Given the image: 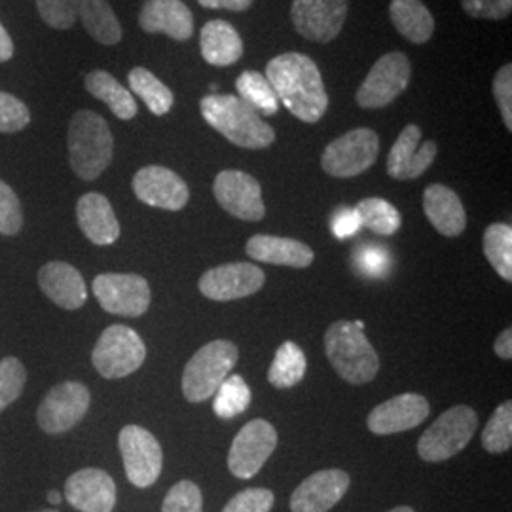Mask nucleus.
I'll list each match as a JSON object with an SVG mask.
<instances>
[{
	"mask_svg": "<svg viewBox=\"0 0 512 512\" xmlns=\"http://www.w3.org/2000/svg\"><path fill=\"white\" fill-rule=\"evenodd\" d=\"M213 194L220 207L239 220L258 222L266 217L262 188L253 175L239 169H224L215 177Z\"/></svg>",
	"mask_w": 512,
	"mask_h": 512,
	"instance_id": "2eb2a0df",
	"label": "nucleus"
},
{
	"mask_svg": "<svg viewBox=\"0 0 512 512\" xmlns=\"http://www.w3.org/2000/svg\"><path fill=\"white\" fill-rule=\"evenodd\" d=\"M351 484L346 471L325 469L308 476L291 497L293 512H329L346 495Z\"/></svg>",
	"mask_w": 512,
	"mask_h": 512,
	"instance_id": "aec40b11",
	"label": "nucleus"
},
{
	"mask_svg": "<svg viewBox=\"0 0 512 512\" xmlns=\"http://www.w3.org/2000/svg\"><path fill=\"white\" fill-rule=\"evenodd\" d=\"M245 251L258 262L275 264V266H291V268H308L315 258L310 245L298 239L266 236V234H256L249 239L245 245Z\"/></svg>",
	"mask_w": 512,
	"mask_h": 512,
	"instance_id": "a878e982",
	"label": "nucleus"
},
{
	"mask_svg": "<svg viewBox=\"0 0 512 512\" xmlns=\"http://www.w3.org/2000/svg\"><path fill=\"white\" fill-rule=\"evenodd\" d=\"M84 84L88 93L95 99L103 101L118 120L128 122L137 116L139 109L133 93L126 90L112 74L97 69L86 74Z\"/></svg>",
	"mask_w": 512,
	"mask_h": 512,
	"instance_id": "c85d7f7f",
	"label": "nucleus"
},
{
	"mask_svg": "<svg viewBox=\"0 0 512 512\" xmlns=\"http://www.w3.org/2000/svg\"><path fill=\"white\" fill-rule=\"evenodd\" d=\"M361 226L372 230L380 236H393L401 230L403 217L399 209L393 203L387 202L384 198H365L357 203L355 207Z\"/></svg>",
	"mask_w": 512,
	"mask_h": 512,
	"instance_id": "f704fd0d",
	"label": "nucleus"
},
{
	"mask_svg": "<svg viewBox=\"0 0 512 512\" xmlns=\"http://www.w3.org/2000/svg\"><path fill=\"white\" fill-rule=\"evenodd\" d=\"M348 10V0H293L291 21L300 37L330 44L342 33Z\"/></svg>",
	"mask_w": 512,
	"mask_h": 512,
	"instance_id": "ddd939ff",
	"label": "nucleus"
},
{
	"mask_svg": "<svg viewBox=\"0 0 512 512\" xmlns=\"http://www.w3.org/2000/svg\"><path fill=\"white\" fill-rule=\"evenodd\" d=\"M429 416V403L418 393H403L378 404L366 418L374 435H395L418 427Z\"/></svg>",
	"mask_w": 512,
	"mask_h": 512,
	"instance_id": "6ab92c4d",
	"label": "nucleus"
},
{
	"mask_svg": "<svg viewBox=\"0 0 512 512\" xmlns=\"http://www.w3.org/2000/svg\"><path fill=\"white\" fill-rule=\"evenodd\" d=\"M65 497L80 512H112L116 505V484L101 469H82L67 478Z\"/></svg>",
	"mask_w": 512,
	"mask_h": 512,
	"instance_id": "412c9836",
	"label": "nucleus"
},
{
	"mask_svg": "<svg viewBox=\"0 0 512 512\" xmlns=\"http://www.w3.org/2000/svg\"><path fill=\"white\" fill-rule=\"evenodd\" d=\"M200 52L209 65L230 67L243 57V40L232 23L211 19L202 27Z\"/></svg>",
	"mask_w": 512,
	"mask_h": 512,
	"instance_id": "bb28decb",
	"label": "nucleus"
},
{
	"mask_svg": "<svg viewBox=\"0 0 512 512\" xmlns=\"http://www.w3.org/2000/svg\"><path fill=\"white\" fill-rule=\"evenodd\" d=\"M139 25L147 35H165L186 42L194 35V14L183 0H145Z\"/></svg>",
	"mask_w": 512,
	"mask_h": 512,
	"instance_id": "4be33fe9",
	"label": "nucleus"
},
{
	"mask_svg": "<svg viewBox=\"0 0 512 512\" xmlns=\"http://www.w3.org/2000/svg\"><path fill=\"white\" fill-rule=\"evenodd\" d=\"M306 370L308 361L304 351L289 340L275 351L274 363L268 370V382L277 389H289L304 380Z\"/></svg>",
	"mask_w": 512,
	"mask_h": 512,
	"instance_id": "2f4dec72",
	"label": "nucleus"
},
{
	"mask_svg": "<svg viewBox=\"0 0 512 512\" xmlns=\"http://www.w3.org/2000/svg\"><path fill=\"white\" fill-rule=\"evenodd\" d=\"M129 482L137 488L152 486L164 467V452L156 437L139 425H126L118 435Z\"/></svg>",
	"mask_w": 512,
	"mask_h": 512,
	"instance_id": "9d476101",
	"label": "nucleus"
},
{
	"mask_svg": "<svg viewBox=\"0 0 512 512\" xmlns=\"http://www.w3.org/2000/svg\"><path fill=\"white\" fill-rule=\"evenodd\" d=\"M40 512H57V511H40Z\"/></svg>",
	"mask_w": 512,
	"mask_h": 512,
	"instance_id": "5fc2aeb1",
	"label": "nucleus"
},
{
	"mask_svg": "<svg viewBox=\"0 0 512 512\" xmlns=\"http://www.w3.org/2000/svg\"><path fill=\"white\" fill-rule=\"evenodd\" d=\"M76 220L82 234L93 245L105 247L116 243L122 228L109 200L99 192H88L76 203Z\"/></svg>",
	"mask_w": 512,
	"mask_h": 512,
	"instance_id": "b1692460",
	"label": "nucleus"
},
{
	"mask_svg": "<svg viewBox=\"0 0 512 512\" xmlns=\"http://www.w3.org/2000/svg\"><path fill=\"white\" fill-rule=\"evenodd\" d=\"M420 126L408 124L387 156V175L395 181H414L433 165L439 147L435 141H421Z\"/></svg>",
	"mask_w": 512,
	"mask_h": 512,
	"instance_id": "a211bd4d",
	"label": "nucleus"
},
{
	"mask_svg": "<svg viewBox=\"0 0 512 512\" xmlns=\"http://www.w3.org/2000/svg\"><path fill=\"white\" fill-rule=\"evenodd\" d=\"M147 359L143 338L126 325H112L103 330L92 351L95 370L107 378L118 380L137 372Z\"/></svg>",
	"mask_w": 512,
	"mask_h": 512,
	"instance_id": "0eeeda50",
	"label": "nucleus"
},
{
	"mask_svg": "<svg viewBox=\"0 0 512 512\" xmlns=\"http://www.w3.org/2000/svg\"><path fill=\"white\" fill-rule=\"evenodd\" d=\"M92 404L90 389L80 382H63L55 385L44 401L38 406L37 420L40 429L50 435H59L71 431L84 416Z\"/></svg>",
	"mask_w": 512,
	"mask_h": 512,
	"instance_id": "9b49d317",
	"label": "nucleus"
},
{
	"mask_svg": "<svg viewBox=\"0 0 512 512\" xmlns=\"http://www.w3.org/2000/svg\"><path fill=\"white\" fill-rule=\"evenodd\" d=\"M40 19L57 31L73 29L80 0H35Z\"/></svg>",
	"mask_w": 512,
	"mask_h": 512,
	"instance_id": "58836bf2",
	"label": "nucleus"
},
{
	"mask_svg": "<svg viewBox=\"0 0 512 512\" xmlns=\"http://www.w3.org/2000/svg\"><path fill=\"white\" fill-rule=\"evenodd\" d=\"M162 512H203L202 490L192 480L177 482L165 495Z\"/></svg>",
	"mask_w": 512,
	"mask_h": 512,
	"instance_id": "a19ab883",
	"label": "nucleus"
},
{
	"mask_svg": "<svg viewBox=\"0 0 512 512\" xmlns=\"http://www.w3.org/2000/svg\"><path fill=\"white\" fill-rule=\"evenodd\" d=\"M389 512H416L414 509H410V507H397V509H393V511Z\"/></svg>",
	"mask_w": 512,
	"mask_h": 512,
	"instance_id": "864d4df0",
	"label": "nucleus"
},
{
	"mask_svg": "<svg viewBox=\"0 0 512 512\" xmlns=\"http://www.w3.org/2000/svg\"><path fill=\"white\" fill-rule=\"evenodd\" d=\"M48 499H50V503H52V505H59V503H61V494L52 490V492L48 494Z\"/></svg>",
	"mask_w": 512,
	"mask_h": 512,
	"instance_id": "603ef678",
	"label": "nucleus"
},
{
	"mask_svg": "<svg viewBox=\"0 0 512 512\" xmlns=\"http://www.w3.org/2000/svg\"><path fill=\"white\" fill-rule=\"evenodd\" d=\"M198 4L207 10H228L241 14L253 6V0H198Z\"/></svg>",
	"mask_w": 512,
	"mask_h": 512,
	"instance_id": "09e8293b",
	"label": "nucleus"
},
{
	"mask_svg": "<svg viewBox=\"0 0 512 512\" xmlns=\"http://www.w3.org/2000/svg\"><path fill=\"white\" fill-rule=\"evenodd\" d=\"M213 397H215L213 401L215 414L222 420H232L249 408L251 389L239 374H232L220 384Z\"/></svg>",
	"mask_w": 512,
	"mask_h": 512,
	"instance_id": "c9c22d12",
	"label": "nucleus"
},
{
	"mask_svg": "<svg viewBox=\"0 0 512 512\" xmlns=\"http://www.w3.org/2000/svg\"><path fill=\"white\" fill-rule=\"evenodd\" d=\"M67 145L71 169L82 181L99 179L114 156V137L109 124L93 110H78L71 118Z\"/></svg>",
	"mask_w": 512,
	"mask_h": 512,
	"instance_id": "20e7f679",
	"label": "nucleus"
},
{
	"mask_svg": "<svg viewBox=\"0 0 512 512\" xmlns=\"http://www.w3.org/2000/svg\"><path fill=\"white\" fill-rule=\"evenodd\" d=\"M412 80V63L403 52L382 55L366 74L363 84L355 93L361 109H385L397 101Z\"/></svg>",
	"mask_w": 512,
	"mask_h": 512,
	"instance_id": "1a4fd4ad",
	"label": "nucleus"
},
{
	"mask_svg": "<svg viewBox=\"0 0 512 512\" xmlns=\"http://www.w3.org/2000/svg\"><path fill=\"white\" fill-rule=\"evenodd\" d=\"M279 105L304 124H317L329 110L323 74L310 55L287 52L268 61L266 73Z\"/></svg>",
	"mask_w": 512,
	"mask_h": 512,
	"instance_id": "f257e3e1",
	"label": "nucleus"
},
{
	"mask_svg": "<svg viewBox=\"0 0 512 512\" xmlns=\"http://www.w3.org/2000/svg\"><path fill=\"white\" fill-rule=\"evenodd\" d=\"M423 213L444 238H458L467 228V213L458 194L444 184H429L423 192Z\"/></svg>",
	"mask_w": 512,
	"mask_h": 512,
	"instance_id": "393cba45",
	"label": "nucleus"
},
{
	"mask_svg": "<svg viewBox=\"0 0 512 512\" xmlns=\"http://www.w3.org/2000/svg\"><path fill=\"white\" fill-rule=\"evenodd\" d=\"M78 18L86 33L103 46H116L124 37V29L114 14L109 0H80Z\"/></svg>",
	"mask_w": 512,
	"mask_h": 512,
	"instance_id": "c756f323",
	"label": "nucleus"
},
{
	"mask_svg": "<svg viewBox=\"0 0 512 512\" xmlns=\"http://www.w3.org/2000/svg\"><path fill=\"white\" fill-rule=\"evenodd\" d=\"M389 18L397 33L412 44H427L435 33V18L421 0H391Z\"/></svg>",
	"mask_w": 512,
	"mask_h": 512,
	"instance_id": "cd10ccee",
	"label": "nucleus"
},
{
	"mask_svg": "<svg viewBox=\"0 0 512 512\" xmlns=\"http://www.w3.org/2000/svg\"><path fill=\"white\" fill-rule=\"evenodd\" d=\"M14 57V40L0 23V63H6Z\"/></svg>",
	"mask_w": 512,
	"mask_h": 512,
	"instance_id": "3c124183",
	"label": "nucleus"
},
{
	"mask_svg": "<svg viewBox=\"0 0 512 512\" xmlns=\"http://www.w3.org/2000/svg\"><path fill=\"white\" fill-rule=\"evenodd\" d=\"M274 501V492L266 488H249L234 495L222 512H270Z\"/></svg>",
	"mask_w": 512,
	"mask_h": 512,
	"instance_id": "c03bdc74",
	"label": "nucleus"
},
{
	"mask_svg": "<svg viewBox=\"0 0 512 512\" xmlns=\"http://www.w3.org/2000/svg\"><path fill=\"white\" fill-rule=\"evenodd\" d=\"M27 382V370L16 357L0 361V412L18 401Z\"/></svg>",
	"mask_w": 512,
	"mask_h": 512,
	"instance_id": "4c0bfd02",
	"label": "nucleus"
},
{
	"mask_svg": "<svg viewBox=\"0 0 512 512\" xmlns=\"http://www.w3.org/2000/svg\"><path fill=\"white\" fill-rule=\"evenodd\" d=\"M264 283L266 275L253 262H230L207 270L198 289L209 300L232 302L258 293Z\"/></svg>",
	"mask_w": 512,
	"mask_h": 512,
	"instance_id": "dca6fc26",
	"label": "nucleus"
},
{
	"mask_svg": "<svg viewBox=\"0 0 512 512\" xmlns=\"http://www.w3.org/2000/svg\"><path fill=\"white\" fill-rule=\"evenodd\" d=\"M129 92L141 97L154 116H165L175 105V95L164 82L145 67H135L128 74Z\"/></svg>",
	"mask_w": 512,
	"mask_h": 512,
	"instance_id": "7c9ffc66",
	"label": "nucleus"
},
{
	"mask_svg": "<svg viewBox=\"0 0 512 512\" xmlns=\"http://www.w3.org/2000/svg\"><path fill=\"white\" fill-rule=\"evenodd\" d=\"M478 416L471 406L459 404L446 410L421 435L418 454L427 463H440L454 458L475 437Z\"/></svg>",
	"mask_w": 512,
	"mask_h": 512,
	"instance_id": "423d86ee",
	"label": "nucleus"
},
{
	"mask_svg": "<svg viewBox=\"0 0 512 512\" xmlns=\"http://www.w3.org/2000/svg\"><path fill=\"white\" fill-rule=\"evenodd\" d=\"M93 294L101 308L122 317H141L150 308V285L143 275L101 274L93 279Z\"/></svg>",
	"mask_w": 512,
	"mask_h": 512,
	"instance_id": "f8f14e48",
	"label": "nucleus"
},
{
	"mask_svg": "<svg viewBox=\"0 0 512 512\" xmlns=\"http://www.w3.org/2000/svg\"><path fill=\"white\" fill-rule=\"evenodd\" d=\"M236 90H238L239 99L262 118L277 114L279 99L264 74L258 71H243L236 80Z\"/></svg>",
	"mask_w": 512,
	"mask_h": 512,
	"instance_id": "473e14b6",
	"label": "nucleus"
},
{
	"mask_svg": "<svg viewBox=\"0 0 512 512\" xmlns=\"http://www.w3.org/2000/svg\"><path fill=\"white\" fill-rule=\"evenodd\" d=\"M131 188L137 200L164 211H181L190 200V190L183 177L164 165H147L139 169Z\"/></svg>",
	"mask_w": 512,
	"mask_h": 512,
	"instance_id": "f3484780",
	"label": "nucleus"
},
{
	"mask_svg": "<svg viewBox=\"0 0 512 512\" xmlns=\"http://www.w3.org/2000/svg\"><path fill=\"white\" fill-rule=\"evenodd\" d=\"M277 448V431L270 421L253 420L241 427L228 452V469L241 480H249L266 465Z\"/></svg>",
	"mask_w": 512,
	"mask_h": 512,
	"instance_id": "4468645a",
	"label": "nucleus"
},
{
	"mask_svg": "<svg viewBox=\"0 0 512 512\" xmlns=\"http://www.w3.org/2000/svg\"><path fill=\"white\" fill-rule=\"evenodd\" d=\"M353 262L355 268L366 275V277H385L389 274L391 268V255L389 251L378 245V243H363L355 253H353Z\"/></svg>",
	"mask_w": 512,
	"mask_h": 512,
	"instance_id": "ea45409f",
	"label": "nucleus"
},
{
	"mask_svg": "<svg viewBox=\"0 0 512 512\" xmlns=\"http://www.w3.org/2000/svg\"><path fill=\"white\" fill-rule=\"evenodd\" d=\"M239 359V349L230 340H215L198 349L183 372V395L188 403L211 399L230 376Z\"/></svg>",
	"mask_w": 512,
	"mask_h": 512,
	"instance_id": "39448f33",
	"label": "nucleus"
},
{
	"mask_svg": "<svg viewBox=\"0 0 512 512\" xmlns=\"http://www.w3.org/2000/svg\"><path fill=\"white\" fill-rule=\"evenodd\" d=\"M31 122V110L12 93L0 92V133H18Z\"/></svg>",
	"mask_w": 512,
	"mask_h": 512,
	"instance_id": "37998d69",
	"label": "nucleus"
},
{
	"mask_svg": "<svg viewBox=\"0 0 512 512\" xmlns=\"http://www.w3.org/2000/svg\"><path fill=\"white\" fill-rule=\"evenodd\" d=\"M484 256L497 275L507 283L512 281V228L505 222H494L484 230Z\"/></svg>",
	"mask_w": 512,
	"mask_h": 512,
	"instance_id": "72a5a7b5",
	"label": "nucleus"
},
{
	"mask_svg": "<svg viewBox=\"0 0 512 512\" xmlns=\"http://www.w3.org/2000/svg\"><path fill=\"white\" fill-rule=\"evenodd\" d=\"M461 8L469 18L499 21L511 16L512 0H461Z\"/></svg>",
	"mask_w": 512,
	"mask_h": 512,
	"instance_id": "49530a36",
	"label": "nucleus"
},
{
	"mask_svg": "<svg viewBox=\"0 0 512 512\" xmlns=\"http://www.w3.org/2000/svg\"><path fill=\"white\" fill-rule=\"evenodd\" d=\"M512 446V403L499 404L482 431V448L490 454L509 452Z\"/></svg>",
	"mask_w": 512,
	"mask_h": 512,
	"instance_id": "e433bc0d",
	"label": "nucleus"
},
{
	"mask_svg": "<svg viewBox=\"0 0 512 512\" xmlns=\"http://www.w3.org/2000/svg\"><path fill=\"white\" fill-rule=\"evenodd\" d=\"M361 228H363L361 220L353 207H340L330 220V230H332L334 238H353Z\"/></svg>",
	"mask_w": 512,
	"mask_h": 512,
	"instance_id": "de8ad7c7",
	"label": "nucleus"
},
{
	"mask_svg": "<svg viewBox=\"0 0 512 512\" xmlns=\"http://www.w3.org/2000/svg\"><path fill=\"white\" fill-rule=\"evenodd\" d=\"M495 353L497 357H501L503 361H511L512 359V329L503 330L497 338H495L494 344Z\"/></svg>",
	"mask_w": 512,
	"mask_h": 512,
	"instance_id": "8fccbe9b",
	"label": "nucleus"
},
{
	"mask_svg": "<svg viewBox=\"0 0 512 512\" xmlns=\"http://www.w3.org/2000/svg\"><path fill=\"white\" fill-rule=\"evenodd\" d=\"M495 103L501 112L505 128L512 131V65H503L494 76L492 82Z\"/></svg>",
	"mask_w": 512,
	"mask_h": 512,
	"instance_id": "a18cd8bd",
	"label": "nucleus"
},
{
	"mask_svg": "<svg viewBox=\"0 0 512 512\" xmlns=\"http://www.w3.org/2000/svg\"><path fill=\"white\" fill-rule=\"evenodd\" d=\"M38 285L55 306L63 310H80L88 300L82 274L67 262H48L38 272Z\"/></svg>",
	"mask_w": 512,
	"mask_h": 512,
	"instance_id": "5701e85b",
	"label": "nucleus"
},
{
	"mask_svg": "<svg viewBox=\"0 0 512 512\" xmlns=\"http://www.w3.org/2000/svg\"><path fill=\"white\" fill-rule=\"evenodd\" d=\"M325 351L340 378L353 385L372 382L380 357L368 342L363 321H334L325 334Z\"/></svg>",
	"mask_w": 512,
	"mask_h": 512,
	"instance_id": "7ed1b4c3",
	"label": "nucleus"
},
{
	"mask_svg": "<svg viewBox=\"0 0 512 512\" xmlns=\"http://www.w3.org/2000/svg\"><path fill=\"white\" fill-rule=\"evenodd\" d=\"M380 156V135L374 129L357 128L334 139L323 150V171L336 179H351L368 171Z\"/></svg>",
	"mask_w": 512,
	"mask_h": 512,
	"instance_id": "6e6552de",
	"label": "nucleus"
},
{
	"mask_svg": "<svg viewBox=\"0 0 512 512\" xmlns=\"http://www.w3.org/2000/svg\"><path fill=\"white\" fill-rule=\"evenodd\" d=\"M203 120L232 145L247 150L272 147L275 131L236 95L209 93L200 101Z\"/></svg>",
	"mask_w": 512,
	"mask_h": 512,
	"instance_id": "f03ea898",
	"label": "nucleus"
},
{
	"mask_svg": "<svg viewBox=\"0 0 512 512\" xmlns=\"http://www.w3.org/2000/svg\"><path fill=\"white\" fill-rule=\"evenodd\" d=\"M23 228V209L18 194L0 179V234L18 236Z\"/></svg>",
	"mask_w": 512,
	"mask_h": 512,
	"instance_id": "79ce46f5",
	"label": "nucleus"
}]
</instances>
